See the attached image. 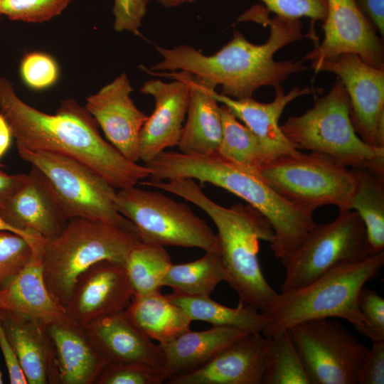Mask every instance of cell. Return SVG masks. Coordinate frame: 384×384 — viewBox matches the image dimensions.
Here are the masks:
<instances>
[{"mask_svg": "<svg viewBox=\"0 0 384 384\" xmlns=\"http://www.w3.org/2000/svg\"><path fill=\"white\" fill-rule=\"evenodd\" d=\"M0 112L10 126L16 147L75 159L114 188L136 186L150 175L144 164L127 159L105 140L93 117L73 99L62 101L54 114H47L21 100L12 83L1 77Z\"/></svg>", "mask_w": 384, "mask_h": 384, "instance_id": "6da1fadb", "label": "cell"}, {"mask_svg": "<svg viewBox=\"0 0 384 384\" xmlns=\"http://www.w3.org/2000/svg\"><path fill=\"white\" fill-rule=\"evenodd\" d=\"M270 36L265 43L254 44L238 31L216 53L206 55L193 47L179 45L174 48L156 46L161 60L146 71H184L215 87L221 86V94L234 99L252 97L262 86H281L289 75L308 69L303 60L276 61L275 53L302 38L299 19L275 16L267 19Z\"/></svg>", "mask_w": 384, "mask_h": 384, "instance_id": "7a4b0ae2", "label": "cell"}, {"mask_svg": "<svg viewBox=\"0 0 384 384\" xmlns=\"http://www.w3.org/2000/svg\"><path fill=\"white\" fill-rule=\"evenodd\" d=\"M151 181L191 178L222 188L252 206L270 222V247L282 262L295 252L316 226L314 213L287 201L260 176L217 153L190 155L163 151L145 164Z\"/></svg>", "mask_w": 384, "mask_h": 384, "instance_id": "3957f363", "label": "cell"}, {"mask_svg": "<svg viewBox=\"0 0 384 384\" xmlns=\"http://www.w3.org/2000/svg\"><path fill=\"white\" fill-rule=\"evenodd\" d=\"M142 184L175 194L199 207L211 218L218 230L226 282L240 302L265 312L278 294L266 280L258 259L260 241L270 243L274 237L267 219L247 203H238L230 208L219 205L191 178L147 181Z\"/></svg>", "mask_w": 384, "mask_h": 384, "instance_id": "277c9868", "label": "cell"}, {"mask_svg": "<svg viewBox=\"0 0 384 384\" xmlns=\"http://www.w3.org/2000/svg\"><path fill=\"white\" fill-rule=\"evenodd\" d=\"M383 265L382 251L333 269L304 286L278 293L264 312L267 326L262 335L275 336L297 324L329 318L345 319L358 330L364 324L358 294Z\"/></svg>", "mask_w": 384, "mask_h": 384, "instance_id": "5b68a950", "label": "cell"}, {"mask_svg": "<svg viewBox=\"0 0 384 384\" xmlns=\"http://www.w3.org/2000/svg\"><path fill=\"white\" fill-rule=\"evenodd\" d=\"M142 241L135 228L73 218L42 252L44 280L53 298L64 309L78 277L102 260L124 264L131 249Z\"/></svg>", "mask_w": 384, "mask_h": 384, "instance_id": "8992f818", "label": "cell"}, {"mask_svg": "<svg viewBox=\"0 0 384 384\" xmlns=\"http://www.w3.org/2000/svg\"><path fill=\"white\" fill-rule=\"evenodd\" d=\"M280 127L297 150L321 153L345 166L384 176V148L368 145L356 132L348 97L338 78L326 95L316 97L311 109L289 117Z\"/></svg>", "mask_w": 384, "mask_h": 384, "instance_id": "52a82bcc", "label": "cell"}, {"mask_svg": "<svg viewBox=\"0 0 384 384\" xmlns=\"http://www.w3.org/2000/svg\"><path fill=\"white\" fill-rule=\"evenodd\" d=\"M17 150L42 175L68 220L83 218L136 229L115 207L116 188L86 165L57 153Z\"/></svg>", "mask_w": 384, "mask_h": 384, "instance_id": "ba28073f", "label": "cell"}, {"mask_svg": "<svg viewBox=\"0 0 384 384\" xmlns=\"http://www.w3.org/2000/svg\"><path fill=\"white\" fill-rule=\"evenodd\" d=\"M260 176L278 194L311 213L324 206L348 210L356 181L351 170L321 153L300 151L277 158Z\"/></svg>", "mask_w": 384, "mask_h": 384, "instance_id": "9c48e42d", "label": "cell"}, {"mask_svg": "<svg viewBox=\"0 0 384 384\" xmlns=\"http://www.w3.org/2000/svg\"><path fill=\"white\" fill-rule=\"evenodd\" d=\"M114 205L135 226L143 242L220 254L217 235L187 204L134 186L119 189Z\"/></svg>", "mask_w": 384, "mask_h": 384, "instance_id": "30bf717a", "label": "cell"}, {"mask_svg": "<svg viewBox=\"0 0 384 384\" xmlns=\"http://www.w3.org/2000/svg\"><path fill=\"white\" fill-rule=\"evenodd\" d=\"M372 254L358 213L340 211L333 221L316 225L300 247L282 262L285 275L281 292L304 286L333 269Z\"/></svg>", "mask_w": 384, "mask_h": 384, "instance_id": "8fae6325", "label": "cell"}, {"mask_svg": "<svg viewBox=\"0 0 384 384\" xmlns=\"http://www.w3.org/2000/svg\"><path fill=\"white\" fill-rule=\"evenodd\" d=\"M310 384H356L368 351L334 318L307 321L288 329Z\"/></svg>", "mask_w": 384, "mask_h": 384, "instance_id": "7c38bea8", "label": "cell"}, {"mask_svg": "<svg viewBox=\"0 0 384 384\" xmlns=\"http://www.w3.org/2000/svg\"><path fill=\"white\" fill-rule=\"evenodd\" d=\"M310 67L337 76L348 97L356 132L368 145L384 148V69L370 65L351 53L311 61Z\"/></svg>", "mask_w": 384, "mask_h": 384, "instance_id": "4fadbf2b", "label": "cell"}, {"mask_svg": "<svg viewBox=\"0 0 384 384\" xmlns=\"http://www.w3.org/2000/svg\"><path fill=\"white\" fill-rule=\"evenodd\" d=\"M324 39L304 60L320 61L355 53L373 67L384 69L383 41L355 0H326Z\"/></svg>", "mask_w": 384, "mask_h": 384, "instance_id": "5bb4252c", "label": "cell"}, {"mask_svg": "<svg viewBox=\"0 0 384 384\" xmlns=\"http://www.w3.org/2000/svg\"><path fill=\"white\" fill-rule=\"evenodd\" d=\"M133 297L124 264L102 260L78 277L65 308V315L74 324L84 326L103 316L124 311Z\"/></svg>", "mask_w": 384, "mask_h": 384, "instance_id": "9a60e30c", "label": "cell"}, {"mask_svg": "<svg viewBox=\"0 0 384 384\" xmlns=\"http://www.w3.org/2000/svg\"><path fill=\"white\" fill-rule=\"evenodd\" d=\"M132 90L128 77L122 73L89 96L85 107L107 140L127 159L137 162L139 133L148 116L134 105L130 97Z\"/></svg>", "mask_w": 384, "mask_h": 384, "instance_id": "2e32d148", "label": "cell"}, {"mask_svg": "<svg viewBox=\"0 0 384 384\" xmlns=\"http://www.w3.org/2000/svg\"><path fill=\"white\" fill-rule=\"evenodd\" d=\"M172 82L149 80L140 91L155 100L153 113L143 124L139 138V160L144 164L169 147L177 146L187 114L190 88L178 78Z\"/></svg>", "mask_w": 384, "mask_h": 384, "instance_id": "e0dca14e", "label": "cell"}, {"mask_svg": "<svg viewBox=\"0 0 384 384\" xmlns=\"http://www.w3.org/2000/svg\"><path fill=\"white\" fill-rule=\"evenodd\" d=\"M265 337L247 334L205 364L169 378V384H263Z\"/></svg>", "mask_w": 384, "mask_h": 384, "instance_id": "ac0fdd59", "label": "cell"}, {"mask_svg": "<svg viewBox=\"0 0 384 384\" xmlns=\"http://www.w3.org/2000/svg\"><path fill=\"white\" fill-rule=\"evenodd\" d=\"M51 355L50 384H95L105 360L81 326L67 316L46 324Z\"/></svg>", "mask_w": 384, "mask_h": 384, "instance_id": "d6986e66", "label": "cell"}, {"mask_svg": "<svg viewBox=\"0 0 384 384\" xmlns=\"http://www.w3.org/2000/svg\"><path fill=\"white\" fill-rule=\"evenodd\" d=\"M147 73L170 79H181L189 85L187 120L177 145L180 152L190 155L218 152L223 123L220 106L211 92L216 87L184 71Z\"/></svg>", "mask_w": 384, "mask_h": 384, "instance_id": "ffe728a7", "label": "cell"}, {"mask_svg": "<svg viewBox=\"0 0 384 384\" xmlns=\"http://www.w3.org/2000/svg\"><path fill=\"white\" fill-rule=\"evenodd\" d=\"M99 354L108 363H135L162 371L164 357L155 343L127 317L116 312L82 326Z\"/></svg>", "mask_w": 384, "mask_h": 384, "instance_id": "44dd1931", "label": "cell"}, {"mask_svg": "<svg viewBox=\"0 0 384 384\" xmlns=\"http://www.w3.org/2000/svg\"><path fill=\"white\" fill-rule=\"evenodd\" d=\"M0 216L16 228L37 233L47 240L55 238L68 220L33 166L7 200Z\"/></svg>", "mask_w": 384, "mask_h": 384, "instance_id": "7402d4cb", "label": "cell"}, {"mask_svg": "<svg viewBox=\"0 0 384 384\" xmlns=\"http://www.w3.org/2000/svg\"><path fill=\"white\" fill-rule=\"evenodd\" d=\"M274 89V99L268 103L257 102L252 97L234 99L217 92L215 89L211 92L219 103L226 106L259 138L270 161L299 151L294 147L281 129L279 119L284 108L301 96L319 91L309 87H295L287 93L284 92L282 86Z\"/></svg>", "mask_w": 384, "mask_h": 384, "instance_id": "603a6c76", "label": "cell"}, {"mask_svg": "<svg viewBox=\"0 0 384 384\" xmlns=\"http://www.w3.org/2000/svg\"><path fill=\"white\" fill-rule=\"evenodd\" d=\"M43 248L34 251L28 263L0 290V310L18 313L48 324L66 315L65 309L55 302L46 287Z\"/></svg>", "mask_w": 384, "mask_h": 384, "instance_id": "cb8c5ba5", "label": "cell"}, {"mask_svg": "<svg viewBox=\"0 0 384 384\" xmlns=\"http://www.w3.org/2000/svg\"><path fill=\"white\" fill-rule=\"evenodd\" d=\"M0 312L28 384H50L51 355L46 324L18 313Z\"/></svg>", "mask_w": 384, "mask_h": 384, "instance_id": "d4e9b609", "label": "cell"}, {"mask_svg": "<svg viewBox=\"0 0 384 384\" xmlns=\"http://www.w3.org/2000/svg\"><path fill=\"white\" fill-rule=\"evenodd\" d=\"M247 334L235 328L213 326L203 331L190 329L171 342L160 344L164 357L162 373L165 381L205 364Z\"/></svg>", "mask_w": 384, "mask_h": 384, "instance_id": "484cf974", "label": "cell"}, {"mask_svg": "<svg viewBox=\"0 0 384 384\" xmlns=\"http://www.w3.org/2000/svg\"><path fill=\"white\" fill-rule=\"evenodd\" d=\"M124 311L134 326L159 344L171 342L191 329V318L161 291L134 295Z\"/></svg>", "mask_w": 384, "mask_h": 384, "instance_id": "4316f807", "label": "cell"}, {"mask_svg": "<svg viewBox=\"0 0 384 384\" xmlns=\"http://www.w3.org/2000/svg\"><path fill=\"white\" fill-rule=\"evenodd\" d=\"M169 298L183 309L191 319L203 321L215 326H226L249 334H262L267 326L264 312L242 302L229 307L210 297L190 296L173 292Z\"/></svg>", "mask_w": 384, "mask_h": 384, "instance_id": "83f0119b", "label": "cell"}, {"mask_svg": "<svg viewBox=\"0 0 384 384\" xmlns=\"http://www.w3.org/2000/svg\"><path fill=\"white\" fill-rule=\"evenodd\" d=\"M356 185L349 209L363 223L372 252L384 251V176L366 170L353 169Z\"/></svg>", "mask_w": 384, "mask_h": 384, "instance_id": "f1b7e54d", "label": "cell"}, {"mask_svg": "<svg viewBox=\"0 0 384 384\" xmlns=\"http://www.w3.org/2000/svg\"><path fill=\"white\" fill-rule=\"evenodd\" d=\"M226 279L220 254L206 252L204 256L196 260L172 263L164 278V286L186 295L210 297L218 284Z\"/></svg>", "mask_w": 384, "mask_h": 384, "instance_id": "f546056e", "label": "cell"}, {"mask_svg": "<svg viewBox=\"0 0 384 384\" xmlns=\"http://www.w3.org/2000/svg\"><path fill=\"white\" fill-rule=\"evenodd\" d=\"M223 137L218 154L247 170L259 174L270 163L259 138L225 105L220 106Z\"/></svg>", "mask_w": 384, "mask_h": 384, "instance_id": "4dcf8cb0", "label": "cell"}, {"mask_svg": "<svg viewBox=\"0 0 384 384\" xmlns=\"http://www.w3.org/2000/svg\"><path fill=\"white\" fill-rule=\"evenodd\" d=\"M171 265L164 246L143 241L134 245L124 262L134 295L161 291Z\"/></svg>", "mask_w": 384, "mask_h": 384, "instance_id": "1f68e13d", "label": "cell"}, {"mask_svg": "<svg viewBox=\"0 0 384 384\" xmlns=\"http://www.w3.org/2000/svg\"><path fill=\"white\" fill-rule=\"evenodd\" d=\"M265 338L263 383L310 384L289 331Z\"/></svg>", "mask_w": 384, "mask_h": 384, "instance_id": "d6a6232c", "label": "cell"}, {"mask_svg": "<svg viewBox=\"0 0 384 384\" xmlns=\"http://www.w3.org/2000/svg\"><path fill=\"white\" fill-rule=\"evenodd\" d=\"M33 254L31 245L23 238L0 231V290L23 269Z\"/></svg>", "mask_w": 384, "mask_h": 384, "instance_id": "836d02e7", "label": "cell"}, {"mask_svg": "<svg viewBox=\"0 0 384 384\" xmlns=\"http://www.w3.org/2000/svg\"><path fill=\"white\" fill-rule=\"evenodd\" d=\"M71 0H0L1 14L11 21L42 23L60 15Z\"/></svg>", "mask_w": 384, "mask_h": 384, "instance_id": "e575fe53", "label": "cell"}, {"mask_svg": "<svg viewBox=\"0 0 384 384\" xmlns=\"http://www.w3.org/2000/svg\"><path fill=\"white\" fill-rule=\"evenodd\" d=\"M165 381L162 371L135 363H108L95 384H161Z\"/></svg>", "mask_w": 384, "mask_h": 384, "instance_id": "d590c367", "label": "cell"}, {"mask_svg": "<svg viewBox=\"0 0 384 384\" xmlns=\"http://www.w3.org/2000/svg\"><path fill=\"white\" fill-rule=\"evenodd\" d=\"M20 74L29 87L40 90L53 85L58 80L59 68L50 55L41 52L26 54L20 64Z\"/></svg>", "mask_w": 384, "mask_h": 384, "instance_id": "8d00e7d4", "label": "cell"}, {"mask_svg": "<svg viewBox=\"0 0 384 384\" xmlns=\"http://www.w3.org/2000/svg\"><path fill=\"white\" fill-rule=\"evenodd\" d=\"M358 304L364 319L358 331L372 342L384 341V299L374 290L363 287Z\"/></svg>", "mask_w": 384, "mask_h": 384, "instance_id": "74e56055", "label": "cell"}, {"mask_svg": "<svg viewBox=\"0 0 384 384\" xmlns=\"http://www.w3.org/2000/svg\"><path fill=\"white\" fill-rule=\"evenodd\" d=\"M195 0H189L193 1ZM275 16L299 19L307 17L312 21L324 22L327 14L326 0H260Z\"/></svg>", "mask_w": 384, "mask_h": 384, "instance_id": "f35d334b", "label": "cell"}, {"mask_svg": "<svg viewBox=\"0 0 384 384\" xmlns=\"http://www.w3.org/2000/svg\"><path fill=\"white\" fill-rule=\"evenodd\" d=\"M149 0H114V29L139 34V28L146 15Z\"/></svg>", "mask_w": 384, "mask_h": 384, "instance_id": "ab89813d", "label": "cell"}, {"mask_svg": "<svg viewBox=\"0 0 384 384\" xmlns=\"http://www.w3.org/2000/svg\"><path fill=\"white\" fill-rule=\"evenodd\" d=\"M384 383V341L373 342L359 366L356 384Z\"/></svg>", "mask_w": 384, "mask_h": 384, "instance_id": "60d3db41", "label": "cell"}, {"mask_svg": "<svg viewBox=\"0 0 384 384\" xmlns=\"http://www.w3.org/2000/svg\"><path fill=\"white\" fill-rule=\"evenodd\" d=\"M0 349L3 354L11 384H28L17 355L5 333L0 312Z\"/></svg>", "mask_w": 384, "mask_h": 384, "instance_id": "b9f144b4", "label": "cell"}, {"mask_svg": "<svg viewBox=\"0 0 384 384\" xmlns=\"http://www.w3.org/2000/svg\"><path fill=\"white\" fill-rule=\"evenodd\" d=\"M359 9L382 38L384 35V0H355Z\"/></svg>", "mask_w": 384, "mask_h": 384, "instance_id": "7bdbcfd3", "label": "cell"}, {"mask_svg": "<svg viewBox=\"0 0 384 384\" xmlns=\"http://www.w3.org/2000/svg\"><path fill=\"white\" fill-rule=\"evenodd\" d=\"M26 176L25 174H8L0 169V210Z\"/></svg>", "mask_w": 384, "mask_h": 384, "instance_id": "ee69618b", "label": "cell"}, {"mask_svg": "<svg viewBox=\"0 0 384 384\" xmlns=\"http://www.w3.org/2000/svg\"><path fill=\"white\" fill-rule=\"evenodd\" d=\"M0 231H8L21 236L25 240H26L31 245L33 252L41 249L44 245L45 241L46 240L44 238L37 233L24 232L16 228L15 227L7 223L1 216Z\"/></svg>", "mask_w": 384, "mask_h": 384, "instance_id": "f6af8a7d", "label": "cell"}, {"mask_svg": "<svg viewBox=\"0 0 384 384\" xmlns=\"http://www.w3.org/2000/svg\"><path fill=\"white\" fill-rule=\"evenodd\" d=\"M12 137L10 126L0 112V160L9 149Z\"/></svg>", "mask_w": 384, "mask_h": 384, "instance_id": "bcb514c9", "label": "cell"}, {"mask_svg": "<svg viewBox=\"0 0 384 384\" xmlns=\"http://www.w3.org/2000/svg\"><path fill=\"white\" fill-rule=\"evenodd\" d=\"M154 1H156V2H158L159 4H160L164 7L171 8V7H176L183 4L186 1H189V0H154Z\"/></svg>", "mask_w": 384, "mask_h": 384, "instance_id": "7dc6e473", "label": "cell"}, {"mask_svg": "<svg viewBox=\"0 0 384 384\" xmlns=\"http://www.w3.org/2000/svg\"><path fill=\"white\" fill-rule=\"evenodd\" d=\"M3 383V380H2V378H1V373L0 372V384Z\"/></svg>", "mask_w": 384, "mask_h": 384, "instance_id": "c3c4849f", "label": "cell"}, {"mask_svg": "<svg viewBox=\"0 0 384 384\" xmlns=\"http://www.w3.org/2000/svg\"><path fill=\"white\" fill-rule=\"evenodd\" d=\"M1 15L2 14H1V5H0V17H1Z\"/></svg>", "mask_w": 384, "mask_h": 384, "instance_id": "681fc988", "label": "cell"}]
</instances>
